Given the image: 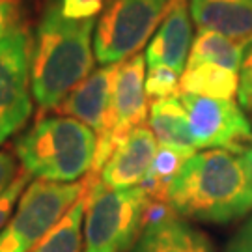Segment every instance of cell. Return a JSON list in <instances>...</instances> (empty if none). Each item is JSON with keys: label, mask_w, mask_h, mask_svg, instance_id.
Masks as SVG:
<instances>
[{"label": "cell", "mask_w": 252, "mask_h": 252, "mask_svg": "<svg viewBox=\"0 0 252 252\" xmlns=\"http://www.w3.org/2000/svg\"><path fill=\"white\" fill-rule=\"evenodd\" d=\"M168 204L183 219L209 224L252 213V176L243 155L222 148L192 153L172 181Z\"/></svg>", "instance_id": "cell-1"}, {"label": "cell", "mask_w": 252, "mask_h": 252, "mask_svg": "<svg viewBox=\"0 0 252 252\" xmlns=\"http://www.w3.org/2000/svg\"><path fill=\"white\" fill-rule=\"evenodd\" d=\"M95 19H69L60 0L41 15L32 53V95L41 108H53L71 94L94 67Z\"/></svg>", "instance_id": "cell-2"}, {"label": "cell", "mask_w": 252, "mask_h": 252, "mask_svg": "<svg viewBox=\"0 0 252 252\" xmlns=\"http://www.w3.org/2000/svg\"><path fill=\"white\" fill-rule=\"evenodd\" d=\"M97 136L71 116L39 120L15 142V155L37 180L75 183L94 166Z\"/></svg>", "instance_id": "cell-3"}, {"label": "cell", "mask_w": 252, "mask_h": 252, "mask_svg": "<svg viewBox=\"0 0 252 252\" xmlns=\"http://www.w3.org/2000/svg\"><path fill=\"white\" fill-rule=\"evenodd\" d=\"M144 189H110L92 178L84 211V252H127L142 232Z\"/></svg>", "instance_id": "cell-4"}, {"label": "cell", "mask_w": 252, "mask_h": 252, "mask_svg": "<svg viewBox=\"0 0 252 252\" xmlns=\"http://www.w3.org/2000/svg\"><path fill=\"white\" fill-rule=\"evenodd\" d=\"M86 183L32 181L19 198L17 211L0 232V252L32 251L86 192Z\"/></svg>", "instance_id": "cell-5"}, {"label": "cell", "mask_w": 252, "mask_h": 252, "mask_svg": "<svg viewBox=\"0 0 252 252\" xmlns=\"http://www.w3.org/2000/svg\"><path fill=\"white\" fill-rule=\"evenodd\" d=\"M170 6L172 0H107L94 32L95 60L110 65L136 54Z\"/></svg>", "instance_id": "cell-6"}, {"label": "cell", "mask_w": 252, "mask_h": 252, "mask_svg": "<svg viewBox=\"0 0 252 252\" xmlns=\"http://www.w3.org/2000/svg\"><path fill=\"white\" fill-rule=\"evenodd\" d=\"M32 36L15 23L0 36V144L27 124L32 112Z\"/></svg>", "instance_id": "cell-7"}, {"label": "cell", "mask_w": 252, "mask_h": 252, "mask_svg": "<svg viewBox=\"0 0 252 252\" xmlns=\"http://www.w3.org/2000/svg\"><path fill=\"white\" fill-rule=\"evenodd\" d=\"M189 114L190 133L196 150H230L243 153L252 140V126L245 110L234 99L180 94Z\"/></svg>", "instance_id": "cell-8"}, {"label": "cell", "mask_w": 252, "mask_h": 252, "mask_svg": "<svg viewBox=\"0 0 252 252\" xmlns=\"http://www.w3.org/2000/svg\"><path fill=\"white\" fill-rule=\"evenodd\" d=\"M144 69L146 58L140 53L120 62L112 90V127L108 138L95 150V159L92 166L94 172H99L114 150L127 138V135L146 122L148 95L144 86Z\"/></svg>", "instance_id": "cell-9"}, {"label": "cell", "mask_w": 252, "mask_h": 252, "mask_svg": "<svg viewBox=\"0 0 252 252\" xmlns=\"http://www.w3.org/2000/svg\"><path fill=\"white\" fill-rule=\"evenodd\" d=\"M120 63L101 65L97 71L88 75V79L75 88L62 101V112L88 126L97 136L101 146L110 135L112 127V90Z\"/></svg>", "instance_id": "cell-10"}, {"label": "cell", "mask_w": 252, "mask_h": 252, "mask_svg": "<svg viewBox=\"0 0 252 252\" xmlns=\"http://www.w3.org/2000/svg\"><path fill=\"white\" fill-rule=\"evenodd\" d=\"M157 150V138L152 129L136 127L103 164L101 181L110 189L138 187L144 181Z\"/></svg>", "instance_id": "cell-11"}, {"label": "cell", "mask_w": 252, "mask_h": 252, "mask_svg": "<svg viewBox=\"0 0 252 252\" xmlns=\"http://www.w3.org/2000/svg\"><path fill=\"white\" fill-rule=\"evenodd\" d=\"M192 47V25L187 0H172V6L146 49L148 67L164 65L183 73Z\"/></svg>", "instance_id": "cell-12"}, {"label": "cell", "mask_w": 252, "mask_h": 252, "mask_svg": "<svg viewBox=\"0 0 252 252\" xmlns=\"http://www.w3.org/2000/svg\"><path fill=\"white\" fill-rule=\"evenodd\" d=\"M133 252H215L206 232L178 213L142 228Z\"/></svg>", "instance_id": "cell-13"}, {"label": "cell", "mask_w": 252, "mask_h": 252, "mask_svg": "<svg viewBox=\"0 0 252 252\" xmlns=\"http://www.w3.org/2000/svg\"><path fill=\"white\" fill-rule=\"evenodd\" d=\"M189 9L198 30L252 43V0H190Z\"/></svg>", "instance_id": "cell-14"}, {"label": "cell", "mask_w": 252, "mask_h": 252, "mask_svg": "<svg viewBox=\"0 0 252 252\" xmlns=\"http://www.w3.org/2000/svg\"><path fill=\"white\" fill-rule=\"evenodd\" d=\"M150 126L161 146L181 152L187 157L196 153L189 114L178 95L153 101L150 105Z\"/></svg>", "instance_id": "cell-15"}, {"label": "cell", "mask_w": 252, "mask_h": 252, "mask_svg": "<svg viewBox=\"0 0 252 252\" xmlns=\"http://www.w3.org/2000/svg\"><path fill=\"white\" fill-rule=\"evenodd\" d=\"M239 92L237 71L220 67L217 63H187L180 79V94H194L202 97L234 99Z\"/></svg>", "instance_id": "cell-16"}, {"label": "cell", "mask_w": 252, "mask_h": 252, "mask_svg": "<svg viewBox=\"0 0 252 252\" xmlns=\"http://www.w3.org/2000/svg\"><path fill=\"white\" fill-rule=\"evenodd\" d=\"M249 45L251 43L237 41V39L217 34V32L200 30V34L192 41L187 63L209 62L239 73Z\"/></svg>", "instance_id": "cell-17"}, {"label": "cell", "mask_w": 252, "mask_h": 252, "mask_svg": "<svg viewBox=\"0 0 252 252\" xmlns=\"http://www.w3.org/2000/svg\"><path fill=\"white\" fill-rule=\"evenodd\" d=\"M86 192L69 207V211L58 220V224L30 252H81L82 219H84L86 200H88Z\"/></svg>", "instance_id": "cell-18"}, {"label": "cell", "mask_w": 252, "mask_h": 252, "mask_svg": "<svg viewBox=\"0 0 252 252\" xmlns=\"http://www.w3.org/2000/svg\"><path fill=\"white\" fill-rule=\"evenodd\" d=\"M185 159H187V155L176 152L172 148H166V146H161L157 150L152 166L146 174L144 181L140 183L148 198L168 202V189H170L174 178L178 176L180 168L183 166Z\"/></svg>", "instance_id": "cell-19"}, {"label": "cell", "mask_w": 252, "mask_h": 252, "mask_svg": "<svg viewBox=\"0 0 252 252\" xmlns=\"http://www.w3.org/2000/svg\"><path fill=\"white\" fill-rule=\"evenodd\" d=\"M180 73L164 67V65H153L146 75V95L153 99H164L172 97L180 92Z\"/></svg>", "instance_id": "cell-20"}, {"label": "cell", "mask_w": 252, "mask_h": 252, "mask_svg": "<svg viewBox=\"0 0 252 252\" xmlns=\"http://www.w3.org/2000/svg\"><path fill=\"white\" fill-rule=\"evenodd\" d=\"M28 178H30V174H27V172L23 170L17 176V180L13 181L8 189L0 194V232H2L4 226L8 224L9 215L13 211V206L21 198V194H23V190H25V187H27L28 183Z\"/></svg>", "instance_id": "cell-21"}, {"label": "cell", "mask_w": 252, "mask_h": 252, "mask_svg": "<svg viewBox=\"0 0 252 252\" xmlns=\"http://www.w3.org/2000/svg\"><path fill=\"white\" fill-rule=\"evenodd\" d=\"M60 8L69 19H95L105 8V0H60Z\"/></svg>", "instance_id": "cell-22"}, {"label": "cell", "mask_w": 252, "mask_h": 252, "mask_svg": "<svg viewBox=\"0 0 252 252\" xmlns=\"http://www.w3.org/2000/svg\"><path fill=\"white\" fill-rule=\"evenodd\" d=\"M237 99L245 112H249L252 116V43L247 47L243 63L239 69V92H237Z\"/></svg>", "instance_id": "cell-23"}, {"label": "cell", "mask_w": 252, "mask_h": 252, "mask_svg": "<svg viewBox=\"0 0 252 252\" xmlns=\"http://www.w3.org/2000/svg\"><path fill=\"white\" fill-rule=\"evenodd\" d=\"M19 176L17 159L8 152H0V194L8 189Z\"/></svg>", "instance_id": "cell-24"}, {"label": "cell", "mask_w": 252, "mask_h": 252, "mask_svg": "<svg viewBox=\"0 0 252 252\" xmlns=\"http://www.w3.org/2000/svg\"><path fill=\"white\" fill-rule=\"evenodd\" d=\"M224 252H252V215L234 234Z\"/></svg>", "instance_id": "cell-25"}, {"label": "cell", "mask_w": 252, "mask_h": 252, "mask_svg": "<svg viewBox=\"0 0 252 252\" xmlns=\"http://www.w3.org/2000/svg\"><path fill=\"white\" fill-rule=\"evenodd\" d=\"M19 0H0V36L17 23Z\"/></svg>", "instance_id": "cell-26"}, {"label": "cell", "mask_w": 252, "mask_h": 252, "mask_svg": "<svg viewBox=\"0 0 252 252\" xmlns=\"http://www.w3.org/2000/svg\"><path fill=\"white\" fill-rule=\"evenodd\" d=\"M243 159H245V162H247V168H249V172H251V176H252V140H251V144L245 148Z\"/></svg>", "instance_id": "cell-27"}]
</instances>
